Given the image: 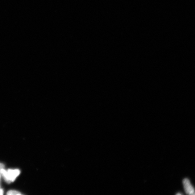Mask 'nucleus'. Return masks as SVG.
<instances>
[{
	"instance_id": "1",
	"label": "nucleus",
	"mask_w": 195,
	"mask_h": 195,
	"mask_svg": "<svg viewBox=\"0 0 195 195\" xmlns=\"http://www.w3.org/2000/svg\"><path fill=\"white\" fill-rule=\"evenodd\" d=\"M5 180L8 183H10L15 181L16 178L19 175L20 171L19 169H9L8 171H6L3 168L0 170Z\"/></svg>"
},
{
	"instance_id": "2",
	"label": "nucleus",
	"mask_w": 195,
	"mask_h": 195,
	"mask_svg": "<svg viewBox=\"0 0 195 195\" xmlns=\"http://www.w3.org/2000/svg\"><path fill=\"white\" fill-rule=\"evenodd\" d=\"M183 184L184 189L186 194L191 195L195 194L194 188L193 187L189 180L188 179H184L183 180Z\"/></svg>"
},
{
	"instance_id": "3",
	"label": "nucleus",
	"mask_w": 195,
	"mask_h": 195,
	"mask_svg": "<svg viewBox=\"0 0 195 195\" xmlns=\"http://www.w3.org/2000/svg\"><path fill=\"white\" fill-rule=\"evenodd\" d=\"M21 194L19 192L16 191L15 190H10L7 193V195H20Z\"/></svg>"
},
{
	"instance_id": "4",
	"label": "nucleus",
	"mask_w": 195,
	"mask_h": 195,
	"mask_svg": "<svg viewBox=\"0 0 195 195\" xmlns=\"http://www.w3.org/2000/svg\"><path fill=\"white\" fill-rule=\"evenodd\" d=\"M4 165L1 163H0V170H1V169L4 168Z\"/></svg>"
},
{
	"instance_id": "5",
	"label": "nucleus",
	"mask_w": 195,
	"mask_h": 195,
	"mask_svg": "<svg viewBox=\"0 0 195 195\" xmlns=\"http://www.w3.org/2000/svg\"><path fill=\"white\" fill-rule=\"evenodd\" d=\"M3 193V191L2 189H0V195H2Z\"/></svg>"
}]
</instances>
